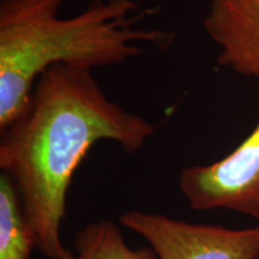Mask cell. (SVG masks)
Here are the masks:
<instances>
[{
    "instance_id": "obj_1",
    "label": "cell",
    "mask_w": 259,
    "mask_h": 259,
    "mask_svg": "<svg viewBox=\"0 0 259 259\" xmlns=\"http://www.w3.org/2000/svg\"><path fill=\"white\" fill-rule=\"evenodd\" d=\"M158 126L109 100L93 70L57 64L38 77L28 109L0 132V169L14 181L36 248L61 259L73 174L101 141L137 153Z\"/></svg>"
},
{
    "instance_id": "obj_2",
    "label": "cell",
    "mask_w": 259,
    "mask_h": 259,
    "mask_svg": "<svg viewBox=\"0 0 259 259\" xmlns=\"http://www.w3.org/2000/svg\"><path fill=\"white\" fill-rule=\"evenodd\" d=\"M65 0H0V132L27 111L38 77L57 64L95 70L168 47L173 34L137 28V0H93L59 17Z\"/></svg>"
},
{
    "instance_id": "obj_3",
    "label": "cell",
    "mask_w": 259,
    "mask_h": 259,
    "mask_svg": "<svg viewBox=\"0 0 259 259\" xmlns=\"http://www.w3.org/2000/svg\"><path fill=\"white\" fill-rule=\"evenodd\" d=\"M119 222L145 239L158 259H255L259 254V225L231 229L142 210L124 212Z\"/></svg>"
},
{
    "instance_id": "obj_4",
    "label": "cell",
    "mask_w": 259,
    "mask_h": 259,
    "mask_svg": "<svg viewBox=\"0 0 259 259\" xmlns=\"http://www.w3.org/2000/svg\"><path fill=\"white\" fill-rule=\"evenodd\" d=\"M179 189L197 211L227 210L259 220V120L221 160L184 168Z\"/></svg>"
},
{
    "instance_id": "obj_5",
    "label": "cell",
    "mask_w": 259,
    "mask_h": 259,
    "mask_svg": "<svg viewBox=\"0 0 259 259\" xmlns=\"http://www.w3.org/2000/svg\"><path fill=\"white\" fill-rule=\"evenodd\" d=\"M204 29L222 67L259 78V0H210Z\"/></svg>"
},
{
    "instance_id": "obj_6",
    "label": "cell",
    "mask_w": 259,
    "mask_h": 259,
    "mask_svg": "<svg viewBox=\"0 0 259 259\" xmlns=\"http://www.w3.org/2000/svg\"><path fill=\"white\" fill-rule=\"evenodd\" d=\"M61 259H158L151 247L132 248L118 225L109 220L90 222L77 232L72 248Z\"/></svg>"
},
{
    "instance_id": "obj_7",
    "label": "cell",
    "mask_w": 259,
    "mask_h": 259,
    "mask_svg": "<svg viewBox=\"0 0 259 259\" xmlns=\"http://www.w3.org/2000/svg\"><path fill=\"white\" fill-rule=\"evenodd\" d=\"M36 238L25 218L17 187L0 174V259H30Z\"/></svg>"
},
{
    "instance_id": "obj_8",
    "label": "cell",
    "mask_w": 259,
    "mask_h": 259,
    "mask_svg": "<svg viewBox=\"0 0 259 259\" xmlns=\"http://www.w3.org/2000/svg\"><path fill=\"white\" fill-rule=\"evenodd\" d=\"M255 259H259V254H258V257H257V258H255Z\"/></svg>"
}]
</instances>
